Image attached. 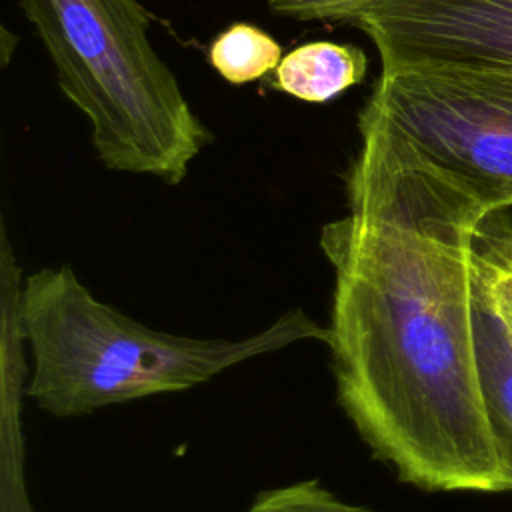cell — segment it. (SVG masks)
Masks as SVG:
<instances>
[{"label":"cell","mask_w":512,"mask_h":512,"mask_svg":"<svg viewBox=\"0 0 512 512\" xmlns=\"http://www.w3.org/2000/svg\"><path fill=\"white\" fill-rule=\"evenodd\" d=\"M358 134L348 212L320 230L338 404L402 482L512 492L474 332V240L494 208L386 124L358 114Z\"/></svg>","instance_id":"obj_1"},{"label":"cell","mask_w":512,"mask_h":512,"mask_svg":"<svg viewBox=\"0 0 512 512\" xmlns=\"http://www.w3.org/2000/svg\"><path fill=\"white\" fill-rule=\"evenodd\" d=\"M20 322L32 352L26 394L56 418L184 392L250 358L300 340L328 344L330 338L328 326L300 308L240 340L154 330L100 302L70 264L40 268L24 280Z\"/></svg>","instance_id":"obj_2"},{"label":"cell","mask_w":512,"mask_h":512,"mask_svg":"<svg viewBox=\"0 0 512 512\" xmlns=\"http://www.w3.org/2000/svg\"><path fill=\"white\" fill-rule=\"evenodd\" d=\"M62 94L88 118L98 160L114 172L180 184L212 142L176 74L154 50L140 0H18Z\"/></svg>","instance_id":"obj_3"},{"label":"cell","mask_w":512,"mask_h":512,"mask_svg":"<svg viewBox=\"0 0 512 512\" xmlns=\"http://www.w3.org/2000/svg\"><path fill=\"white\" fill-rule=\"evenodd\" d=\"M360 116L408 138L494 210H512V66L380 72Z\"/></svg>","instance_id":"obj_4"},{"label":"cell","mask_w":512,"mask_h":512,"mask_svg":"<svg viewBox=\"0 0 512 512\" xmlns=\"http://www.w3.org/2000/svg\"><path fill=\"white\" fill-rule=\"evenodd\" d=\"M344 24L372 40L380 72L512 66V0H370Z\"/></svg>","instance_id":"obj_5"},{"label":"cell","mask_w":512,"mask_h":512,"mask_svg":"<svg viewBox=\"0 0 512 512\" xmlns=\"http://www.w3.org/2000/svg\"><path fill=\"white\" fill-rule=\"evenodd\" d=\"M474 332L480 380L496 444L512 484V340L472 264Z\"/></svg>","instance_id":"obj_6"},{"label":"cell","mask_w":512,"mask_h":512,"mask_svg":"<svg viewBox=\"0 0 512 512\" xmlns=\"http://www.w3.org/2000/svg\"><path fill=\"white\" fill-rule=\"evenodd\" d=\"M368 72V56L354 44L330 40L306 42L282 56L272 86L296 100L322 104L360 84Z\"/></svg>","instance_id":"obj_7"},{"label":"cell","mask_w":512,"mask_h":512,"mask_svg":"<svg viewBox=\"0 0 512 512\" xmlns=\"http://www.w3.org/2000/svg\"><path fill=\"white\" fill-rule=\"evenodd\" d=\"M282 60V46L276 38L248 22H234L224 28L208 48V62L228 84H250L272 70Z\"/></svg>","instance_id":"obj_8"},{"label":"cell","mask_w":512,"mask_h":512,"mask_svg":"<svg viewBox=\"0 0 512 512\" xmlns=\"http://www.w3.org/2000/svg\"><path fill=\"white\" fill-rule=\"evenodd\" d=\"M510 210L490 212L478 228L472 264L512 340V220Z\"/></svg>","instance_id":"obj_9"},{"label":"cell","mask_w":512,"mask_h":512,"mask_svg":"<svg viewBox=\"0 0 512 512\" xmlns=\"http://www.w3.org/2000/svg\"><path fill=\"white\" fill-rule=\"evenodd\" d=\"M248 512H374L364 506H352L338 500L318 480L270 488L260 492Z\"/></svg>","instance_id":"obj_10"},{"label":"cell","mask_w":512,"mask_h":512,"mask_svg":"<svg viewBox=\"0 0 512 512\" xmlns=\"http://www.w3.org/2000/svg\"><path fill=\"white\" fill-rule=\"evenodd\" d=\"M370 0H266L272 14L298 22H340Z\"/></svg>","instance_id":"obj_11"}]
</instances>
